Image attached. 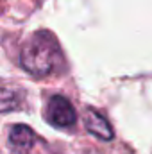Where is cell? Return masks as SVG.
Masks as SVG:
<instances>
[{"mask_svg":"<svg viewBox=\"0 0 152 154\" xmlns=\"http://www.w3.org/2000/svg\"><path fill=\"white\" fill-rule=\"evenodd\" d=\"M61 61L59 45L50 32H36L22 50V66L36 77L54 74Z\"/></svg>","mask_w":152,"mask_h":154,"instance_id":"6da1fadb","label":"cell"},{"mask_svg":"<svg viewBox=\"0 0 152 154\" xmlns=\"http://www.w3.org/2000/svg\"><path fill=\"white\" fill-rule=\"evenodd\" d=\"M47 120L56 127H70V125L75 124L77 113L68 99H65L61 95H56L48 100Z\"/></svg>","mask_w":152,"mask_h":154,"instance_id":"7a4b0ae2","label":"cell"},{"mask_svg":"<svg viewBox=\"0 0 152 154\" xmlns=\"http://www.w3.org/2000/svg\"><path fill=\"white\" fill-rule=\"evenodd\" d=\"M86 129L100 140H106V142L113 140V129H111L109 122L95 109L86 111Z\"/></svg>","mask_w":152,"mask_h":154,"instance_id":"3957f363","label":"cell"},{"mask_svg":"<svg viewBox=\"0 0 152 154\" xmlns=\"http://www.w3.org/2000/svg\"><path fill=\"white\" fill-rule=\"evenodd\" d=\"M9 142L20 149V151H27L32 147V143L36 142V134L31 127L23 125V124H18L14 127H11V133H9Z\"/></svg>","mask_w":152,"mask_h":154,"instance_id":"277c9868","label":"cell"},{"mask_svg":"<svg viewBox=\"0 0 152 154\" xmlns=\"http://www.w3.org/2000/svg\"><path fill=\"white\" fill-rule=\"evenodd\" d=\"M20 104V95L11 90H0V113L13 111Z\"/></svg>","mask_w":152,"mask_h":154,"instance_id":"5b68a950","label":"cell"}]
</instances>
